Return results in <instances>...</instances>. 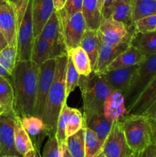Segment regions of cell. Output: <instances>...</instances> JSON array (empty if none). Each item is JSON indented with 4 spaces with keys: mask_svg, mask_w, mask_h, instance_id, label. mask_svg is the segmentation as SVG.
<instances>
[{
    "mask_svg": "<svg viewBox=\"0 0 156 157\" xmlns=\"http://www.w3.org/2000/svg\"><path fill=\"white\" fill-rule=\"evenodd\" d=\"M66 146L67 144L61 147L56 136H48V140L43 148L41 157H62L63 150Z\"/></svg>",
    "mask_w": 156,
    "mask_h": 157,
    "instance_id": "38",
    "label": "cell"
},
{
    "mask_svg": "<svg viewBox=\"0 0 156 157\" xmlns=\"http://www.w3.org/2000/svg\"><path fill=\"white\" fill-rule=\"evenodd\" d=\"M15 146L18 153L23 156L35 149L31 138L21 124V118L16 116L15 120Z\"/></svg>",
    "mask_w": 156,
    "mask_h": 157,
    "instance_id": "26",
    "label": "cell"
},
{
    "mask_svg": "<svg viewBox=\"0 0 156 157\" xmlns=\"http://www.w3.org/2000/svg\"><path fill=\"white\" fill-rule=\"evenodd\" d=\"M135 28L136 32H149L156 31V14L136 21Z\"/></svg>",
    "mask_w": 156,
    "mask_h": 157,
    "instance_id": "39",
    "label": "cell"
},
{
    "mask_svg": "<svg viewBox=\"0 0 156 157\" xmlns=\"http://www.w3.org/2000/svg\"><path fill=\"white\" fill-rule=\"evenodd\" d=\"M51 58H53V56H52V47L50 43L47 40L43 38L41 35L35 37L32 61L40 66L47 60Z\"/></svg>",
    "mask_w": 156,
    "mask_h": 157,
    "instance_id": "28",
    "label": "cell"
},
{
    "mask_svg": "<svg viewBox=\"0 0 156 157\" xmlns=\"http://www.w3.org/2000/svg\"><path fill=\"white\" fill-rule=\"evenodd\" d=\"M96 157H105V155H104V153H102V152H101V153H99V154Z\"/></svg>",
    "mask_w": 156,
    "mask_h": 157,
    "instance_id": "50",
    "label": "cell"
},
{
    "mask_svg": "<svg viewBox=\"0 0 156 157\" xmlns=\"http://www.w3.org/2000/svg\"><path fill=\"white\" fill-rule=\"evenodd\" d=\"M102 113L107 120L113 123L123 119L128 114L123 94L113 90L106 99Z\"/></svg>",
    "mask_w": 156,
    "mask_h": 157,
    "instance_id": "19",
    "label": "cell"
},
{
    "mask_svg": "<svg viewBox=\"0 0 156 157\" xmlns=\"http://www.w3.org/2000/svg\"><path fill=\"white\" fill-rule=\"evenodd\" d=\"M155 14L156 0H133L132 18L134 21Z\"/></svg>",
    "mask_w": 156,
    "mask_h": 157,
    "instance_id": "31",
    "label": "cell"
},
{
    "mask_svg": "<svg viewBox=\"0 0 156 157\" xmlns=\"http://www.w3.org/2000/svg\"><path fill=\"white\" fill-rule=\"evenodd\" d=\"M78 87L81 91L84 121L95 113L103 112V105L113 89L100 74L92 71L89 75H80Z\"/></svg>",
    "mask_w": 156,
    "mask_h": 157,
    "instance_id": "3",
    "label": "cell"
},
{
    "mask_svg": "<svg viewBox=\"0 0 156 157\" xmlns=\"http://www.w3.org/2000/svg\"><path fill=\"white\" fill-rule=\"evenodd\" d=\"M62 157H72L70 156V154L69 153L68 150H67V146L66 147H64V150H63V154H62Z\"/></svg>",
    "mask_w": 156,
    "mask_h": 157,
    "instance_id": "48",
    "label": "cell"
},
{
    "mask_svg": "<svg viewBox=\"0 0 156 157\" xmlns=\"http://www.w3.org/2000/svg\"><path fill=\"white\" fill-rule=\"evenodd\" d=\"M102 153L106 157H130L134 153L127 144L120 121L113 123L102 146Z\"/></svg>",
    "mask_w": 156,
    "mask_h": 157,
    "instance_id": "8",
    "label": "cell"
},
{
    "mask_svg": "<svg viewBox=\"0 0 156 157\" xmlns=\"http://www.w3.org/2000/svg\"><path fill=\"white\" fill-rule=\"evenodd\" d=\"M56 69V58H51L43 63L39 67L36 99L34 116L42 119L47 94L53 83Z\"/></svg>",
    "mask_w": 156,
    "mask_h": 157,
    "instance_id": "7",
    "label": "cell"
},
{
    "mask_svg": "<svg viewBox=\"0 0 156 157\" xmlns=\"http://www.w3.org/2000/svg\"><path fill=\"white\" fill-rule=\"evenodd\" d=\"M82 12L87 29L97 30L102 18L98 8V0H84Z\"/></svg>",
    "mask_w": 156,
    "mask_h": 157,
    "instance_id": "27",
    "label": "cell"
},
{
    "mask_svg": "<svg viewBox=\"0 0 156 157\" xmlns=\"http://www.w3.org/2000/svg\"><path fill=\"white\" fill-rule=\"evenodd\" d=\"M0 77H4V78H7V79H9V81H10L11 78H12V75H11L4 67H2V66L0 65Z\"/></svg>",
    "mask_w": 156,
    "mask_h": 157,
    "instance_id": "45",
    "label": "cell"
},
{
    "mask_svg": "<svg viewBox=\"0 0 156 157\" xmlns=\"http://www.w3.org/2000/svg\"><path fill=\"white\" fill-rule=\"evenodd\" d=\"M22 157H40L39 153L35 149L34 150H30L29 152H28L25 155H24Z\"/></svg>",
    "mask_w": 156,
    "mask_h": 157,
    "instance_id": "47",
    "label": "cell"
},
{
    "mask_svg": "<svg viewBox=\"0 0 156 157\" xmlns=\"http://www.w3.org/2000/svg\"><path fill=\"white\" fill-rule=\"evenodd\" d=\"M97 32L102 41L112 45H117L133 35L123 23L112 18H102Z\"/></svg>",
    "mask_w": 156,
    "mask_h": 157,
    "instance_id": "11",
    "label": "cell"
},
{
    "mask_svg": "<svg viewBox=\"0 0 156 157\" xmlns=\"http://www.w3.org/2000/svg\"><path fill=\"white\" fill-rule=\"evenodd\" d=\"M7 45H8L7 41H6V40L5 39L4 36H3L1 30H0V51H2L3 48H5Z\"/></svg>",
    "mask_w": 156,
    "mask_h": 157,
    "instance_id": "46",
    "label": "cell"
},
{
    "mask_svg": "<svg viewBox=\"0 0 156 157\" xmlns=\"http://www.w3.org/2000/svg\"><path fill=\"white\" fill-rule=\"evenodd\" d=\"M68 55L56 58V69L53 83L47 94L42 121L48 131V136H55L57 123L61 110L67 101L65 77Z\"/></svg>",
    "mask_w": 156,
    "mask_h": 157,
    "instance_id": "2",
    "label": "cell"
},
{
    "mask_svg": "<svg viewBox=\"0 0 156 157\" xmlns=\"http://www.w3.org/2000/svg\"><path fill=\"white\" fill-rule=\"evenodd\" d=\"M53 1H54V5L55 9H56L57 11H59L64 7V4H65L67 0H53Z\"/></svg>",
    "mask_w": 156,
    "mask_h": 157,
    "instance_id": "44",
    "label": "cell"
},
{
    "mask_svg": "<svg viewBox=\"0 0 156 157\" xmlns=\"http://www.w3.org/2000/svg\"><path fill=\"white\" fill-rule=\"evenodd\" d=\"M55 10L53 0L32 1V21L35 37L41 34L44 26Z\"/></svg>",
    "mask_w": 156,
    "mask_h": 157,
    "instance_id": "18",
    "label": "cell"
},
{
    "mask_svg": "<svg viewBox=\"0 0 156 157\" xmlns=\"http://www.w3.org/2000/svg\"><path fill=\"white\" fill-rule=\"evenodd\" d=\"M3 157H11V156H3Z\"/></svg>",
    "mask_w": 156,
    "mask_h": 157,
    "instance_id": "52",
    "label": "cell"
},
{
    "mask_svg": "<svg viewBox=\"0 0 156 157\" xmlns=\"http://www.w3.org/2000/svg\"><path fill=\"white\" fill-rule=\"evenodd\" d=\"M83 127H84V117L77 109L73 108L66 127V136L67 137H69L75 134Z\"/></svg>",
    "mask_w": 156,
    "mask_h": 157,
    "instance_id": "37",
    "label": "cell"
},
{
    "mask_svg": "<svg viewBox=\"0 0 156 157\" xmlns=\"http://www.w3.org/2000/svg\"><path fill=\"white\" fill-rule=\"evenodd\" d=\"M83 2L84 0H67L64 7L61 10H56L62 25V28L71 15L76 12H82Z\"/></svg>",
    "mask_w": 156,
    "mask_h": 157,
    "instance_id": "34",
    "label": "cell"
},
{
    "mask_svg": "<svg viewBox=\"0 0 156 157\" xmlns=\"http://www.w3.org/2000/svg\"><path fill=\"white\" fill-rule=\"evenodd\" d=\"M0 105L2 113L15 111V95L11 81L4 77H0Z\"/></svg>",
    "mask_w": 156,
    "mask_h": 157,
    "instance_id": "29",
    "label": "cell"
},
{
    "mask_svg": "<svg viewBox=\"0 0 156 157\" xmlns=\"http://www.w3.org/2000/svg\"><path fill=\"white\" fill-rule=\"evenodd\" d=\"M73 110V108L68 107L67 104H65L61 110L59 117H58L55 136H56L58 144L61 147L64 146V144H67V137L66 136V127H67L68 119Z\"/></svg>",
    "mask_w": 156,
    "mask_h": 157,
    "instance_id": "32",
    "label": "cell"
},
{
    "mask_svg": "<svg viewBox=\"0 0 156 157\" xmlns=\"http://www.w3.org/2000/svg\"><path fill=\"white\" fill-rule=\"evenodd\" d=\"M9 1L15 9L17 17V22H18V25L19 27V25L22 20L30 0H9Z\"/></svg>",
    "mask_w": 156,
    "mask_h": 157,
    "instance_id": "40",
    "label": "cell"
},
{
    "mask_svg": "<svg viewBox=\"0 0 156 157\" xmlns=\"http://www.w3.org/2000/svg\"><path fill=\"white\" fill-rule=\"evenodd\" d=\"M131 45L140 51L145 57L156 53V31L136 32L130 41Z\"/></svg>",
    "mask_w": 156,
    "mask_h": 157,
    "instance_id": "24",
    "label": "cell"
},
{
    "mask_svg": "<svg viewBox=\"0 0 156 157\" xmlns=\"http://www.w3.org/2000/svg\"><path fill=\"white\" fill-rule=\"evenodd\" d=\"M133 0H113L109 10L107 18H112L123 23L128 32L134 35L136 33L135 21L132 18Z\"/></svg>",
    "mask_w": 156,
    "mask_h": 157,
    "instance_id": "16",
    "label": "cell"
},
{
    "mask_svg": "<svg viewBox=\"0 0 156 157\" xmlns=\"http://www.w3.org/2000/svg\"><path fill=\"white\" fill-rule=\"evenodd\" d=\"M85 128V157H96L102 150V145L96 133Z\"/></svg>",
    "mask_w": 156,
    "mask_h": 157,
    "instance_id": "33",
    "label": "cell"
},
{
    "mask_svg": "<svg viewBox=\"0 0 156 157\" xmlns=\"http://www.w3.org/2000/svg\"><path fill=\"white\" fill-rule=\"evenodd\" d=\"M79 80L80 75L76 71L71 58L68 56L65 77L66 95H67V97H68L70 94L72 93L76 89V87L79 84Z\"/></svg>",
    "mask_w": 156,
    "mask_h": 157,
    "instance_id": "36",
    "label": "cell"
},
{
    "mask_svg": "<svg viewBox=\"0 0 156 157\" xmlns=\"http://www.w3.org/2000/svg\"><path fill=\"white\" fill-rule=\"evenodd\" d=\"M151 124V128H152V136H153V144L156 146V115L149 117Z\"/></svg>",
    "mask_w": 156,
    "mask_h": 157,
    "instance_id": "43",
    "label": "cell"
},
{
    "mask_svg": "<svg viewBox=\"0 0 156 157\" xmlns=\"http://www.w3.org/2000/svg\"><path fill=\"white\" fill-rule=\"evenodd\" d=\"M113 122L107 120L103 113H95L84 121V127L94 132L102 146L111 130Z\"/></svg>",
    "mask_w": 156,
    "mask_h": 157,
    "instance_id": "22",
    "label": "cell"
},
{
    "mask_svg": "<svg viewBox=\"0 0 156 157\" xmlns=\"http://www.w3.org/2000/svg\"><path fill=\"white\" fill-rule=\"evenodd\" d=\"M32 1L30 0L18 29L17 37V61L32 60L34 35L32 21Z\"/></svg>",
    "mask_w": 156,
    "mask_h": 157,
    "instance_id": "6",
    "label": "cell"
},
{
    "mask_svg": "<svg viewBox=\"0 0 156 157\" xmlns=\"http://www.w3.org/2000/svg\"><path fill=\"white\" fill-rule=\"evenodd\" d=\"M39 67L32 60L17 61L12 72L15 111L20 118L34 116Z\"/></svg>",
    "mask_w": 156,
    "mask_h": 157,
    "instance_id": "1",
    "label": "cell"
},
{
    "mask_svg": "<svg viewBox=\"0 0 156 157\" xmlns=\"http://www.w3.org/2000/svg\"><path fill=\"white\" fill-rule=\"evenodd\" d=\"M15 112L0 113V157H22L15 146Z\"/></svg>",
    "mask_w": 156,
    "mask_h": 157,
    "instance_id": "10",
    "label": "cell"
},
{
    "mask_svg": "<svg viewBox=\"0 0 156 157\" xmlns=\"http://www.w3.org/2000/svg\"><path fill=\"white\" fill-rule=\"evenodd\" d=\"M21 124L31 138L35 150L39 153L41 146L46 136H48V131L42 119L35 116L24 117L21 118Z\"/></svg>",
    "mask_w": 156,
    "mask_h": 157,
    "instance_id": "20",
    "label": "cell"
},
{
    "mask_svg": "<svg viewBox=\"0 0 156 157\" xmlns=\"http://www.w3.org/2000/svg\"><path fill=\"white\" fill-rule=\"evenodd\" d=\"M9 0H0V6H2V5L7 4V3H9Z\"/></svg>",
    "mask_w": 156,
    "mask_h": 157,
    "instance_id": "49",
    "label": "cell"
},
{
    "mask_svg": "<svg viewBox=\"0 0 156 157\" xmlns=\"http://www.w3.org/2000/svg\"><path fill=\"white\" fill-rule=\"evenodd\" d=\"M87 29V23L82 12H76L70 17L63 26L64 42L67 51L80 46Z\"/></svg>",
    "mask_w": 156,
    "mask_h": 157,
    "instance_id": "13",
    "label": "cell"
},
{
    "mask_svg": "<svg viewBox=\"0 0 156 157\" xmlns=\"http://www.w3.org/2000/svg\"><path fill=\"white\" fill-rule=\"evenodd\" d=\"M145 58L146 57L140 51L130 44L126 50L122 52L107 66L105 71L137 65L142 63Z\"/></svg>",
    "mask_w": 156,
    "mask_h": 157,
    "instance_id": "21",
    "label": "cell"
},
{
    "mask_svg": "<svg viewBox=\"0 0 156 157\" xmlns=\"http://www.w3.org/2000/svg\"><path fill=\"white\" fill-rule=\"evenodd\" d=\"M2 113V106L0 105V113Z\"/></svg>",
    "mask_w": 156,
    "mask_h": 157,
    "instance_id": "51",
    "label": "cell"
},
{
    "mask_svg": "<svg viewBox=\"0 0 156 157\" xmlns=\"http://www.w3.org/2000/svg\"><path fill=\"white\" fill-rule=\"evenodd\" d=\"M18 25L16 13L10 2L0 6V30L8 45L17 48Z\"/></svg>",
    "mask_w": 156,
    "mask_h": 157,
    "instance_id": "14",
    "label": "cell"
},
{
    "mask_svg": "<svg viewBox=\"0 0 156 157\" xmlns=\"http://www.w3.org/2000/svg\"><path fill=\"white\" fill-rule=\"evenodd\" d=\"M17 62V49L12 46L7 45L0 51V65L4 67L11 75Z\"/></svg>",
    "mask_w": 156,
    "mask_h": 157,
    "instance_id": "35",
    "label": "cell"
},
{
    "mask_svg": "<svg viewBox=\"0 0 156 157\" xmlns=\"http://www.w3.org/2000/svg\"><path fill=\"white\" fill-rule=\"evenodd\" d=\"M67 55L71 58L73 65L80 75L87 76L93 71L90 58L80 46L69 49Z\"/></svg>",
    "mask_w": 156,
    "mask_h": 157,
    "instance_id": "25",
    "label": "cell"
},
{
    "mask_svg": "<svg viewBox=\"0 0 156 157\" xmlns=\"http://www.w3.org/2000/svg\"><path fill=\"white\" fill-rule=\"evenodd\" d=\"M156 76V53L146 57L139 64L129 87L123 94L127 110H129L142 90Z\"/></svg>",
    "mask_w": 156,
    "mask_h": 157,
    "instance_id": "5",
    "label": "cell"
},
{
    "mask_svg": "<svg viewBox=\"0 0 156 157\" xmlns=\"http://www.w3.org/2000/svg\"><path fill=\"white\" fill-rule=\"evenodd\" d=\"M99 41H100V44H99V57H98L96 68L93 71L98 74H102L103 72H105L107 66L116 57L119 56L122 52H123L129 47L131 44H130L131 38L125 40L117 45H112V44H107L102 41L100 38H99Z\"/></svg>",
    "mask_w": 156,
    "mask_h": 157,
    "instance_id": "17",
    "label": "cell"
},
{
    "mask_svg": "<svg viewBox=\"0 0 156 157\" xmlns=\"http://www.w3.org/2000/svg\"><path fill=\"white\" fill-rule=\"evenodd\" d=\"M99 44H100V41H99L97 30H93V29H86L80 46L88 55L93 71L95 70L96 64H97Z\"/></svg>",
    "mask_w": 156,
    "mask_h": 157,
    "instance_id": "23",
    "label": "cell"
},
{
    "mask_svg": "<svg viewBox=\"0 0 156 157\" xmlns=\"http://www.w3.org/2000/svg\"><path fill=\"white\" fill-rule=\"evenodd\" d=\"M120 122L127 144L134 153H140L154 144L149 117L127 114Z\"/></svg>",
    "mask_w": 156,
    "mask_h": 157,
    "instance_id": "4",
    "label": "cell"
},
{
    "mask_svg": "<svg viewBox=\"0 0 156 157\" xmlns=\"http://www.w3.org/2000/svg\"><path fill=\"white\" fill-rule=\"evenodd\" d=\"M128 114L152 117L156 115V76L145 87L128 110Z\"/></svg>",
    "mask_w": 156,
    "mask_h": 157,
    "instance_id": "12",
    "label": "cell"
},
{
    "mask_svg": "<svg viewBox=\"0 0 156 157\" xmlns=\"http://www.w3.org/2000/svg\"><path fill=\"white\" fill-rule=\"evenodd\" d=\"M40 35L51 45L53 58L67 55V50L64 42L62 25L56 10L44 26Z\"/></svg>",
    "mask_w": 156,
    "mask_h": 157,
    "instance_id": "9",
    "label": "cell"
},
{
    "mask_svg": "<svg viewBox=\"0 0 156 157\" xmlns=\"http://www.w3.org/2000/svg\"><path fill=\"white\" fill-rule=\"evenodd\" d=\"M67 148L72 157H85V128L67 138Z\"/></svg>",
    "mask_w": 156,
    "mask_h": 157,
    "instance_id": "30",
    "label": "cell"
},
{
    "mask_svg": "<svg viewBox=\"0 0 156 157\" xmlns=\"http://www.w3.org/2000/svg\"><path fill=\"white\" fill-rule=\"evenodd\" d=\"M105 157H106V156H105Z\"/></svg>",
    "mask_w": 156,
    "mask_h": 157,
    "instance_id": "53",
    "label": "cell"
},
{
    "mask_svg": "<svg viewBox=\"0 0 156 157\" xmlns=\"http://www.w3.org/2000/svg\"><path fill=\"white\" fill-rule=\"evenodd\" d=\"M139 67V64L123 68L107 71L100 74L113 90L124 94L129 87L132 79Z\"/></svg>",
    "mask_w": 156,
    "mask_h": 157,
    "instance_id": "15",
    "label": "cell"
},
{
    "mask_svg": "<svg viewBox=\"0 0 156 157\" xmlns=\"http://www.w3.org/2000/svg\"><path fill=\"white\" fill-rule=\"evenodd\" d=\"M130 157H156V146L151 144L143 151L140 153H134Z\"/></svg>",
    "mask_w": 156,
    "mask_h": 157,
    "instance_id": "41",
    "label": "cell"
},
{
    "mask_svg": "<svg viewBox=\"0 0 156 157\" xmlns=\"http://www.w3.org/2000/svg\"><path fill=\"white\" fill-rule=\"evenodd\" d=\"M113 0H98V8L102 18L106 16Z\"/></svg>",
    "mask_w": 156,
    "mask_h": 157,
    "instance_id": "42",
    "label": "cell"
}]
</instances>
